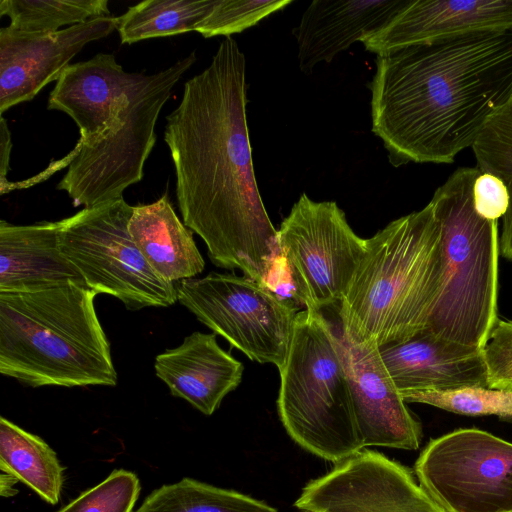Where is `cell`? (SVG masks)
Masks as SVG:
<instances>
[{
    "label": "cell",
    "mask_w": 512,
    "mask_h": 512,
    "mask_svg": "<svg viewBox=\"0 0 512 512\" xmlns=\"http://www.w3.org/2000/svg\"><path fill=\"white\" fill-rule=\"evenodd\" d=\"M195 51L151 75L127 72L113 54L70 64L56 81L47 108L69 115L80 138L56 167H67L57 189L75 207L123 197L141 181L156 142L155 125L171 91L195 63Z\"/></svg>",
    "instance_id": "3"
},
{
    "label": "cell",
    "mask_w": 512,
    "mask_h": 512,
    "mask_svg": "<svg viewBox=\"0 0 512 512\" xmlns=\"http://www.w3.org/2000/svg\"><path fill=\"white\" fill-rule=\"evenodd\" d=\"M154 369L171 395L209 416L241 383L244 366L219 346L215 333L196 331L158 354Z\"/></svg>",
    "instance_id": "17"
},
{
    "label": "cell",
    "mask_w": 512,
    "mask_h": 512,
    "mask_svg": "<svg viewBox=\"0 0 512 512\" xmlns=\"http://www.w3.org/2000/svg\"><path fill=\"white\" fill-rule=\"evenodd\" d=\"M279 373L278 413L295 443L334 465L364 449L336 328L323 312L297 313Z\"/></svg>",
    "instance_id": "7"
},
{
    "label": "cell",
    "mask_w": 512,
    "mask_h": 512,
    "mask_svg": "<svg viewBox=\"0 0 512 512\" xmlns=\"http://www.w3.org/2000/svg\"><path fill=\"white\" fill-rule=\"evenodd\" d=\"M487 387L512 391V320L498 318L483 348Z\"/></svg>",
    "instance_id": "29"
},
{
    "label": "cell",
    "mask_w": 512,
    "mask_h": 512,
    "mask_svg": "<svg viewBox=\"0 0 512 512\" xmlns=\"http://www.w3.org/2000/svg\"><path fill=\"white\" fill-rule=\"evenodd\" d=\"M12 148L11 133L8 124L3 116L0 117V192L4 194L9 182L7 173L9 171L10 153Z\"/></svg>",
    "instance_id": "31"
},
{
    "label": "cell",
    "mask_w": 512,
    "mask_h": 512,
    "mask_svg": "<svg viewBox=\"0 0 512 512\" xmlns=\"http://www.w3.org/2000/svg\"><path fill=\"white\" fill-rule=\"evenodd\" d=\"M473 196L477 213L488 220L498 221L507 211V188L492 174L481 172L474 183Z\"/></svg>",
    "instance_id": "30"
},
{
    "label": "cell",
    "mask_w": 512,
    "mask_h": 512,
    "mask_svg": "<svg viewBox=\"0 0 512 512\" xmlns=\"http://www.w3.org/2000/svg\"><path fill=\"white\" fill-rule=\"evenodd\" d=\"M118 17L101 16L53 33L0 29V114L32 100L57 81L70 61L90 42L117 29Z\"/></svg>",
    "instance_id": "13"
},
{
    "label": "cell",
    "mask_w": 512,
    "mask_h": 512,
    "mask_svg": "<svg viewBox=\"0 0 512 512\" xmlns=\"http://www.w3.org/2000/svg\"><path fill=\"white\" fill-rule=\"evenodd\" d=\"M446 512H512V442L478 428L431 439L414 465Z\"/></svg>",
    "instance_id": "11"
},
{
    "label": "cell",
    "mask_w": 512,
    "mask_h": 512,
    "mask_svg": "<svg viewBox=\"0 0 512 512\" xmlns=\"http://www.w3.org/2000/svg\"><path fill=\"white\" fill-rule=\"evenodd\" d=\"M217 0H146L118 17L122 44L195 31Z\"/></svg>",
    "instance_id": "22"
},
{
    "label": "cell",
    "mask_w": 512,
    "mask_h": 512,
    "mask_svg": "<svg viewBox=\"0 0 512 512\" xmlns=\"http://www.w3.org/2000/svg\"><path fill=\"white\" fill-rule=\"evenodd\" d=\"M18 482V479L13 475L1 471L0 476V494L3 497H10L17 493L13 487Z\"/></svg>",
    "instance_id": "32"
},
{
    "label": "cell",
    "mask_w": 512,
    "mask_h": 512,
    "mask_svg": "<svg viewBox=\"0 0 512 512\" xmlns=\"http://www.w3.org/2000/svg\"><path fill=\"white\" fill-rule=\"evenodd\" d=\"M140 489L135 473L116 469L57 512H132Z\"/></svg>",
    "instance_id": "27"
},
{
    "label": "cell",
    "mask_w": 512,
    "mask_h": 512,
    "mask_svg": "<svg viewBox=\"0 0 512 512\" xmlns=\"http://www.w3.org/2000/svg\"><path fill=\"white\" fill-rule=\"evenodd\" d=\"M59 231L60 221L30 225L0 221V293L31 292L69 283L86 286L60 250Z\"/></svg>",
    "instance_id": "19"
},
{
    "label": "cell",
    "mask_w": 512,
    "mask_h": 512,
    "mask_svg": "<svg viewBox=\"0 0 512 512\" xmlns=\"http://www.w3.org/2000/svg\"><path fill=\"white\" fill-rule=\"evenodd\" d=\"M290 3L291 0H217L210 14L197 27L196 32L205 38L231 37L232 34L256 25Z\"/></svg>",
    "instance_id": "28"
},
{
    "label": "cell",
    "mask_w": 512,
    "mask_h": 512,
    "mask_svg": "<svg viewBox=\"0 0 512 512\" xmlns=\"http://www.w3.org/2000/svg\"><path fill=\"white\" fill-rule=\"evenodd\" d=\"M444 273L441 229L430 202L366 239L338 305L341 332L378 348L428 328Z\"/></svg>",
    "instance_id": "4"
},
{
    "label": "cell",
    "mask_w": 512,
    "mask_h": 512,
    "mask_svg": "<svg viewBox=\"0 0 512 512\" xmlns=\"http://www.w3.org/2000/svg\"><path fill=\"white\" fill-rule=\"evenodd\" d=\"M481 31H512V0H409L360 42L367 51L382 55Z\"/></svg>",
    "instance_id": "15"
},
{
    "label": "cell",
    "mask_w": 512,
    "mask_h": 512,
    "mask_svg": "<svg viewBox=\"0 0 512 512\" xmlns=\"http://www.w3.org/2000/svg\"><path fill=\"white\" fill-rule=\"evenodd\" d=\"M359 438L371 446L417 450L423 431L390 377L379 348L355 344L336 328Z\"/></svg>",
    "instance_id": "14"
},
{
    "label": "cell",
    "mask_w": 512,
    "mask_h": 512,
    "mask_svg": "<svg viewBox=\"0 0 512 512\" xmlns=\"http://www.w3.org/2000/svg\"><path fill=\"white\" fill-rule=\"evenodd\" d=\"M176 288L181 305L250 360L283 366L299 312L293 302L236 274L212 272Z\"/></svg>",
    "instance_id": "9"
},
{
    "label": "cell",
    "mask_w": 512,
    "mask_h": 512,
    "mask_svg": "<svg viewBox=\"0 0 512 512\" xmlns=\"http://www.w3.org/2000/svg\"><path fill=\"white\" fill-rule=\"evenodd\" d=\"M409 0H314L293 34L301 71L331 62L340 52L385 25Z\"/></svg>",
    "instance_id": "18"
},
{
    "label": "cell",
    "mask_w": 512,
    "mask_h": 512,
    "mask_svg": "<svg viewBox=\"0 0 512 512\" xmlns=\"http://www.w3.org/2000/svg\"><path fill=\"white\" fill-rule=\"evenodd\" d=\"M406 403H421L464 416H497L512 423V391L488 387L412 392L402 396Z\"/></svg>",
    "instance_id": "26"
},
{
    "label": "cell",
    "mask_w": 512,
    "mask_h": 512,
    "mask_svg": "<svg viewBox=\"0 0 512 512\" xmlns=\"http://www.w3.org/2000/svg\"><path fill=\"white\" fill-rule=\"evenodd\" d=\"M246 91L245 56L225 37L210 64L185 82L164 140L183 223L214 265L269 287L282 255L255 178Z\"/></svg>",
    "instance_id": "1"
},
{
    "label": "cell",
    "mask_w": 512,
    "mask_h": 512,
    "mask_svg": "<svg viewBox=\"0 0 512 512\" xmlns=\"http://www.w3.org/2000/svg\"><path fill=\"white\" fill-rule=\"evenodd\" d=\"M481 171L460 167L430 204L441 229L444 273L427 330L444 340L483 350L498 317V221L475 209Z\"/></svg>",
    "instance_id": "6"
},
{
    "label": "cell",
    "mask_w": 512,
    "mask_h": 512,
    "mask_svg": "<svg viewBox=\"0 0 512 512\" xmlns=\"http://www.w3.org/2000/svg\"><path fill=\"white\" fill-rule=\"evenodd\" d=\"M133 209L122 197L60 220V250L97 294L128 310L169 307L178 301L176 284L160 278L132 240Z\"/></svg>",
    "instance_id": "8"
},
{
    "label": "cell",
    "mask_w": 512,
    "mask_h": 512,
    "mask_svg": "<svg viewBox=\"0 0 512 512\" xmlns=\"http://www.w3.org/2000/svg\"><path fill=\"white\" fill-rule=\"evenodd\" d=\"M135 512H278L264 501L191 478L163 485Z\"/></svg>",
    "instance_id": "23"
},
{
    "label": "cell",
    "mask_w": 512,
    "mask_h": 512,
    "mask_svg": "<svg viewBox=\"0 0 512 512\" xmlns=\"http://www.w3.org/2000/svg\"><path fill=\"white\" fill-rule=\"evenodd\" d=\"M372 131L394 166L453 163L512 96V31H481L377 55Z\"/></svg>",
    "instance_id": "2"
},
{
    "label": "cell",
    "mask_w": 512,
    "mask_h": 512,
    "mask_svg": "<svg viewBox=\"0 0 512 512\" xmlns=\"http://www.w3.org/2000/svg\"><path fill=\"white\" fill-rule=\"evenodd\" d=\"M96 295L75 283L0 293V373L31 387L115 386Z\"/></svg>",
    "instance_id": "5"
},
{
    "label": "cell",
    "mask_w": 512,
    "mask_h": 512,
    "mask_svg": "<svg viewBox=\"0 0 512 512\" xmlns=\"http://www.w3.org/2000/svg\"><path fill=\"white\" fill-rule=\"evenodd\" d=\"M108 0H1L9 27L26 33H53L96 17L108 16Z\"/></svg>",
    "instance_id": "25"
},
{
    "label": "cell",
    "mask_w": 512,
    "mask_h": 512,
    "mask_svg": "<svg viewBox=\"0 0 512 512\" xmlns=\"http://www.w3.org/2000/svg\"><path fill=\"white\" fill-rule=\"evenodd\" d=\"M294 506L314 512H446L411 469L366 448L307 483Z\"/></svg>",
    "instance_id": "12"
},
{
    "label": "cell",
    "mask_w": 512,
    "mask_h": 512,
    "mask_svg": "<svg viewBox=\"0 0 512 512\" xmlns=\"http://www.w3.org/2000/svg\"><path fill=\"white\" fill-rule=\"evenodd\" d=\"M302 512H314V511H310V510H302Z\"/></svg>",
    "instance_id": "33"
},
{
    "label": "cell",
    "mask_w": 512,
    "mask_h": 512,
    "mask_svg": "<svg viewBox=\"0 0 512 512\" xmlns=\"http://www.w3.org/2000/svg\"><path fill=\"white\" fill-rule=\"evenodd\" d=\"M294 301L320 311L339 305L360 259L366 239L349 225L334 201H314L305 193L277 230Z\"/></svg>",
    "instance_id": "10"
},
{
    "label": "cell",
    "mask_w": 512,
    "mask_h": 512,
    "mask_svg": "<svg viewBox=\"0 0 512 512\" xmlns=\"http://www.w3.org/2000/svg\"><path fill=\"white\" fill-rule=\"evenodd\" d=\"M477 168L500 179L507 188L508 208L502 217L500 255L512 262V96L487 121L472 146Z\"/></svg>",
    "instance_id": "24"
},
{
    "label": "cell",
    "mask_w": 512,
    "mask_h": 512,
    "mask_svg": "<svg viewBox=\"0 0 512 512\" xmlns=\"http://www.w3.org/2000/svg\"><path fill=\"white\" fill-rule=\"evenodd\" d=\"M128 231L160 278L176 284L204 270L192 231L176 215L167 193L153 203L134 206Z\"/></svg>",
    "instance_id": "20"
},
{
    "label": "cell",
    "mask_w": 512,
    "mask_h": 512,
    "mask_svg": "<svg viewBox=\"0 0 512 512\" xmlns=\"http://www.w3.org/2000/svg\"><path fill=\"white\" fill-rule=\"evenodd\" d=\"M0 469L34 490L51 505L58 503L64 467L40 437L0 418Z\"/></svg>",
    "instance_id": "21"
},
{
    "label": "cell",
    "mask_w": 512,
    "mask_h": 512,
    "mask_svg": "<svg viewBox=\"0 0 512 512\" xmlns=\"http://www.w3.org/2000/svg\"><path fill=\"white\" fill-rule=\"evenodd\" d=\"M401 397L420 391L487 387L483 350L444 340L429 330L379 348Z\"/></svg>",
    "instance_id": "16"
}]
</instances>
